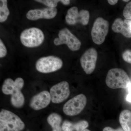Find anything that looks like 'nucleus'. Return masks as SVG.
<instances>
[{"mask_svg": "<svg viewBox=\"0 0 131 131\" xmlns=\"http://www.w3.org/2000/svg\"><path fill=\"white\" fill-rule=\"evenodd\" d=\"M25 124L17 115L2 109L0 112V131H21Z\"/></svg>", "mask_w": 131, "mask_h": 131, "instance_id": "obj_1", "label": "nucleus"}, {"mask_svg": "<svg viewBox=\"0 0 131 131\" xmlns=\"http://www.w3.org/2000/svg\"><path fill=\"white\" fill-rule=\"evenodd\" d=\"M106 83L108 88L112 89H125L130 86V81L125 71L119 68H113L108 72Z\"/></svg>", "mask_w": 131, "mask_h": 131, "instance_id": "obj_2", "label": "nucleus"}, {"mask_svg": "<svg viewBox=\"0 0 131 131\" xmlns=\"http://www.w3.org/2000/svg\"><path fill=\"white\" fill-rule=\"evenodd\" d=\"M45 39L43 31L37 27L26 29L21 32L20 40L24 46L27 47H38L42 44Z\"/></svg>", "mask_w": 131, "mask_h": 131, "instance_id": "obj_3", "label": "nucleus"}, {"mask_svg": "<svg viewBox=\"0 0 131 131\" xmlns=\"http://www.w3.org/2000/svg\"><path fill=\"white\" fill-rule=\"evenodd\" d=\"M62 59L55 56L43 57L37 61L35 67L37 70L41 73H49L55 72L62 67Z\"/></svg>", "mask_w": 131, "mask_h": 131, "instance_id": "obj_4", "label": "nucleus"}, {"mask_svg": "<svg viewBox=\"0 0 131 131\" xmlns=\"http://www.w3.org/2000/svg\"><path fill=\"white\" fill-rule=\"evenodd\" d=\"M87 98L83 94H80L67 101L64 105L63 111L64 114L74 116L80 113L86 106Z\"/></svg>", "mask_w": 131, "mask_h": 131, "instance_id": "obj_5", "label": "nucleus"}, {"mask_svg": "<svg viewBox=\"0 0 131 131\" xmlns=\"http://www.w3.org/2000/svg\"><path fill=\"white\" fill-rule=\"evenodd\" d=\"M54 43L56 46L66 45L72 51L80 50L81 45V41L66 28H63L59 31L58 38L54 39Z\"/></svg>", "mask_w": 131, "mask_h": 131, "instance_id": "obj_6", "label": "nucleus"}, {"mask_svg": "<svg viewBox=\"0 0 131 131\" xmlns=\"http://www.w3.org/2000/svg\"><path fill=\"white\" fill-rule=\"evenodd\" d=\"M108 21L102 17H98L94 22L91 31L92 40L95 43L100 45L105 40L109 30Z\"/></svg>", "mask_w": 131, "mask_h": 131, "instance_id": "obj_7", "label": "nucleus"}, {"mask_svg": "<svg viewBox=\"0 0 131 131\" xmlns=\"http://www.w3.org/2000/svg\"><path fill=\"white\" fill-rule=\"evenodd\" d=\"M50 93L52 103H62L67 100L70 94L69 83L65 81L59 83L51 87Z\"/></svg>", "mask_w": 131, "mask_h": 131, "instance_id": "obj_8", "label": "nucleus"}, {"mask_svg": "<svg viewBox=\"0 0 131 131\" xmlns=\"http://www.w3.org/2000/svg\"><path fill=\"white\" fill-rule=\"evenodd\" d=\"M90 18L89 12L86 9L80 12L76 7H73L68 9L65 17L66 23L70 25H74L80 23L83 25L88 24Z\"/></svg>", "mask_w": 131, "mask_h": 131, "instance_id": "obj_9", "label": "nucleus"}, {"mask_svg": "<svg viewBox=\"0 0 131 131\" xmlns=\"http://www.w3.org/2000/svg\"><path fill=\"white\" fill-rule=\"evenodd\" d=\"M98 53L95 49H88L83 53L80 59V63L82 68L87 74H90L96 67Z\"/></svg>", "mask_w": 131, "mask_h": 131, "instance_id": "obj_10", "label": "nucleus"}, {"mask_svg": "<svg viewBox=\"0 0 131 131\" xmlns=\"http://www.w3.org/2000/svg\"><path fill=\"white\" fill-rule=\"evenodd\" d=\"M57 9L56 8L46 7L41 9L29 10L27 13V18L31 20H36L41 19H50L56 16Z\"/></svg>", "mask_w": 131, "mask_h": 131, "instance_id": "obj_11", "label": "nucleus"}, {"mask_svg": "<svg viewBox=\"0 0 131 131\" xmlns=\"http://www.w3.org/2000/svg\"><path fill=\"white\" fill-rule=\"evenodd\" d=\"M51 97L50 92L44 90L34 95L30 101V106L35 110H39L47 107L50 103Z\"/></svg>", "mask_w": 131, "mask_h": 131, "instance_id": "obj_12", "label": "nucleus"}, {"mask_svg": "<svg viewBox=\"0 0 131 131\" xmlns=\"http://www.w3.org/2000/svg\"><path fill=\"white\" fill-rule=\"evenodd\" d=\"M130 20H123L120 18L115 20L112 25V30L114 32L120 33L126 38H131V29L130 27Z\"/></svg>", "mask_w": 131, "mask_h": 131, "instance_id": "obj_13", "label": "nucleus"}, {"mask_svg": "<svg viewBox=\"0 0 131 131\" xmlns=\"http://www.w3.org/2000/svg\"><path fill=\"white\" fill-rule=\"evenodd\" d=\"M25 82L23 78H17L15 81L10 78L6 79L3 82L2 90L5 95H11L13 89L19 87H24Z\"/></svg>", "mask_w": 131, "mask_h": 131, "instance_id": "obj_14", "label": "nucleus"}, {"mask_svg": "<svg viewBox=\"0 0 131 131\" xmlns=\"http://www.w3.org/2000/svg\"><path fill=\"white\" fill-rule=\"evenodd\" d=\"M62 121V117L57 113L51 114L47 118V122L52 128V131H62L61 126Z\"/></svg>", "mask_w": 131, "mask_h": 131, "instance_id": "obj_15", "label": "nucleus"}, {"mask_svg": "<svg viewBox=\"0 0 131 131\" xmlns=\"http://www.w3.org/2000/svg\"><path fill=\"white\" fill-rule=\"evenodd\" d=\"M119 121L124 131H131V112L123 110L119 115Z\"/></svg>", "mask_w": 131, "mask_h": 131, "instance_id": "obj_16", "label": "nucleus"}, {"mask_svg": "<svg viewBox=\"0 0 131 131\" xmlns=\"http://www.w3.org/2000/svg\"><path fill=\"white\" fill-rule=\"evenodd\" d=\"M9 11L7 7V0L0 1V22H5L9 15Z\"/></svg>", "mask_w": 131, "mask_h": 131, "instance_id": "obj_17", "label": "nucleus"}, {"mask_svg": "<svg viewBox=\"0 0 131 131\" xmlns=\"http://www.w3.org/2000/svg\"><path fill=\"white\" fill-rule=\"evenodd\" d=\"M89 126L88 122L85 120H82L75 123H73V129L75 131H83Z\"/></svg>", "mask_w": 131, "mask_h": 131, "instance_id": "obj_18", "label": "nucleus"}, {"mask_svg": "<svg viewBox=\"0 0 131 131\" xmlns=\"http://www.w3.org/2000/svg\"><path fill=\"white\" fill-rule=\"evenodd\" d=\"M35 1L43 4L48 7L53 8L56 7L58 2H61V0H36Z\"/></svg>", "mask_w": 131, "mask_h": 131, "instance_id": "obj_19", "label": "nucleus"}, {"mask_svg": "<svg viewBox=\"0 0 131 131\" xmlns=\"http://www.w3.org/2000/svg\"><path fill=\"white\" fill-rule=\"evenodd\" d=\"M123 14L126 19L131 20V1L126 4L124 7Z\"/></svg>", "mask_w": 131, "mask_h": 131, "instance_id": "obj_20", "label": "nucleus"}, {"mask_svg": "<svg viewBox=\"0 0 131 131\" xmlns=\"http://www.w3.org/2000/svg\"><path fill=\"white\" fill-rule=\"evenodd\" d=\"M73 123L68 121L65 120L63 123L62 126L63 131H74L73 126Z\"/></svg>", "mask_w": 131, "mask_h": 131, "instance_id": "obj_21", "label": "nucleus"}, {"mask_svg": "<svg viewBox=\"0 0 131 131\" xmlns=\"http://www.w3.org/2000/svg\"><path fill=\"white\" fill-rule=\"evenodd\" d=\"M123 59L128 63L131 64V51L126 50L122 54Z\"/></svg>", "mask_w": 131, "mask_h": 131, "instance_id": "obj_22", "label": "nucleus"}, {"mask_svg": "<svg viewBox=\"0 0 131 131\" xmlns=\"http://www.w3.org/2000/svg\"><path fill=\"white\" fill-rule=\"evenodd\" d=\"M7 54V50L1 39L0 40V58H3Z\"/></svg>", "mask_w": 131, "mask_h": 131, "instance_id": "obj_23", "label": "nucleus"}, {"mask_svg": "<svg viewBox=\"0 0 131 131\" xmlns=\"http://www.w3.org/2000/svg\"><path fill=\"white\" fill-rule=\"evenodd\" d=\"M103 131H124L122 128H119L117 129H114L110 127H106L103 129Z\"/></svg>", "mask_w": 131, "mask_h": 131, "instance_id": "obj_24", "label": "nucleus"}, {"mask_svg": "<svg viewBox=\"0 0 131 131\" xmlns=\"http://www.w3.org/2000/svg\"><path fill=\"white\" fill-rule=\"evenodd\" d=\"M126 100L129 102H131V85L129 89V93L127 96Z\"/></svg>", "mask_w": 131, "mask_h": 131, "instance_id": "obj_25", "label": "nucleus"}, {"mask_svg": "<svg viewBox=\"0 0 131 131\" xmlns=\"http://www.w3.org/2000/svg\"><path fill=\"white\" fill-rule=\"evenodd\" d=\"M107 1L110 5H114L117 4L118 1V0H108Z\"/></svg>", "mask_w": 131, "mask_h": 131, "instance_id": "obj_26", "label": "nucleus"}, {"mask_svg": "<svg viewBox=\"0 0 131 131\" xmlns=\"http://www.w3.org/2000/svg\"><path fill=\"white\" fill-rule=\"evenodd\" d=\"M61 2L64 5H69L70 2L69 0H61Z\"/></svg>", "mask_w": 131, "mask_h": 131, "instance_id": "obj_27", "label": "nucleus"}, {"mask_svg": "<svg viewBox=\"0 0 131 131\" xmlns=\"http://www.w3.org/2000/svg\"><path fill=\"white\" fill-rule=\"evenodd\" d=\"M83 131H90V130H89V129H85V130H83Z\"/></svg>", "mask_w": 131, "mask_h": 131, "instance_id": "obj_28", "label": "nucleus"}, {"mask_svg": "<svg viewBox=\"0 0 131 131\" xmlns=\"http://www.w3.org/2000/svg\"><path fill=\"white\" fill-rule=\"evenodd\" d=\"M123 1L125 2H128L129 1V0H127V1H125V0H124V1Z\"/></svg>", "mask_w": 131, "mask_h": 131, "instance_id": "obj_29", "label": "nucleus"}, {"mask_svg": "<svg viewBox=\"0 0 131 131\" xmlns=\"http://www.w3.org/2000/svg\"><path fill=\"white\" fill-rule=\"evenodd\" d=\"M130 27L131 29V20H130Z\"/></svg>", "mask_w": 131, "mask_h": 131, "instance_id": "obj_30", "label": "nucleus"}]
</instances>
